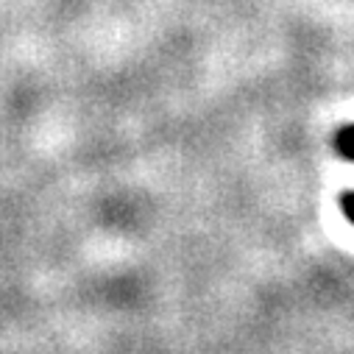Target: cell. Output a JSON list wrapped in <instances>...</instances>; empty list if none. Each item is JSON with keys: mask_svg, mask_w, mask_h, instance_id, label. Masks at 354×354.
Wrapping results in <instances>:
<instances>
[{"mask_svg": "<svg viewBox=\"0 0 354 354\" xmlns=\"http://www.w3.org/2000/svg\"><path fill=\"white\" fill-rule=\"evenodd\" d=\"M335 151H337L343 159L354 162V123L340 126V129L335 131Z\"/></svg>", "mask_w": 354, "mask_h": 354, "instance_id": "1", "label": "cell"}, {"mask_svg": "<svg viewBox=\"0 0 354 354\" xmlns=\"http://www.w3.org/2000/svg\"><path fill=\"white\" fill-rule=\"evenodd\" d=\"M340 209H343V215L354 223V190H348V193L340 196Z\"/></svg>", "mask_w": 354, "mask_h": 354, "instance_id": "2", "label": "cell"}]
</instances>
